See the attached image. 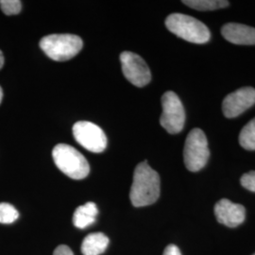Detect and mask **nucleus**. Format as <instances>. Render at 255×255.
Here are the masks:
<instances>
[{
	"mask_svg": "<svg viewBox=\"0 0 255 255\" xmlns=\"http://www.w3.org/2000/svg\"><path fill=\"white\" fill-rule=\"evenodd\" d=\"M255 104V89L243 87L229 94L222 103L223 115L227 119H235Z\"/></svg>",
	"mask_w": 255,
	"mask_h": 255,
	"instance_id": "nucleus-9",
	"label": "nucleus"
},
{
	"mask_svg": "<svg viewBox=\"0 0 255 255\" xmlns=\"http://www.w3.org/2000/svg\"><path fill=\"white\" fill-rule=\"evenodd\" d=\"M160 197V177L147 162L137 164L133 174L129 199L135 207L151 205Z\"/></svg>",
	"mask_w": 255,
	"mask_h": 255,
	"instance_id": "nucleus-1",
	"label": "nucleus"
},
{
	"mask_svg": "<svg viewBox=\"0 0 255 255\" xmlns=\"http://www.w3.org/2000/svg\"><path fill=\"white\" fill-rule=\"evenodd\" d=\"M81 37L74 34H51L40 41V47L50 59L64 62L72 59L82 50Z\"/></svg>",
	"mask_w": 255,
	"mask_h": 255,
	"instance_id": "nucleus-4",
	"label": "nucleus"
},
{
	"mask_svg": "<svg viewBox=\"0 0 255 255\" xmlns=\"http://www.w3.org/2000/svg\"><path fill=\"white\" fill-rule=\"evenodd\" d=\"M18 218V211L14 208V206L6 202L0 203V223L10 224Z\"/></svg>",
	"mask_w": 255,
	"mask_h": 255,
	"instance_id": "nucleus-16",
	"label": "nucleus"
},
{
	"mask_svg": "<svg viewBox=\"0 0 255 255\" xmlns=\"http://www.w3.org/2000/svg\"><path fill=\"white\" fill-rule=\"evenodd\" d=\"M109 245V238L102 233L90 234L82 241L83 255H100L105 252Z\"/></svg>",
	"mask_w": 255,
	"mask_h": 255,
	"instance_id": "nucleus-12",
	"label": "nucleus"
},
{
	"mask_svg": "<svg viewBox=\"0 0 255 255\" xmlns=\"http://www.w3.org/2000/svg\"><path fill=\"white\" fill-rule=\"evenodd\" d=\"M162 107L161 126L170 134L181 132L185 123V111L178 95L172 91L164 93L162 97Z\"/></svg>",
	"mask_w": 255,
	"mask_h": 255,
	"instance_id": "nucleus-6",
	"label": "nucleus"
},
{
	"mask_svg": "<svg viewBox=\"0 0 255 255\" xmlns=\"http://www.w3.org/2000/svg\"><path fill=\"white\" fill-rule=\"evenodd\" d=\"M210 157L208 140L201 128H193L185 140L183 159L186 168L198 172L208 163Z\"/></svg>",
	"mask_w": 255,
	"mask_h": 255,
	"instance_id": "nucleus-5",
	"label": "nucleus"
},
{
	"mask_svg": "<svg viewBox=\"0 0 255 255\" xmlns=\"http://www.w3.org/2000/svg\"><path fill=\"white\" fill-rule=\"evenodd\" d=\"M76 141L87 150L101 153L107 146V137L101 128L88 121H80L73 126Z\"/></svg>",
	"mask_w": 255,
	"mask_h": 255,
	"instance_id": "nucleus-7",
	"label": "nucleus"
},
{
	"mask_svg": "<svg viewBox=\"0 0 255 255\" xmlns=\"http://www.w3.org/2000/svg\"><path fill=\"white\" fill-rule=\"evenodd\" d=\"M99 210L94 202H87L78 207L73 216L74 225L79 229L87 228L92 225L97 219Z\"/></svg>",
	"mask_w": 255,
	"mask_h": 255,
	"instance_id": "nucleus-13",
	"label": "nucleus"
},
{
	"mask_svg": "<svg viewBox=\"0 0 255 255\" xmlns=\"http://www.w3.org/2000/svg\"><path fill=\"white\" fill-rule=\"evenodd\" d=\"M163 255H182L180 249L175 245H168L164 250Z\"/></svg>",
	"mask_w": 255,
	"mask_h": 255,
	"instance_id": "nucleus-19",
	"label": "nucleus"
},
{
	"mask_svg": "<svg viewBox=\"0 0 255 255\" xmlns=\"http://www.w3.org/2000/svg\"><path fill=\"white\" fill-rule=\"evenodd\" d=\"M167 29L183 40L193 44H206L211 39V32L205 24L190 15L172 13L165 19Z\"/></svg>",
	"mask_w": 255,
	"mask_h": 255,
	"instance_id": "nucleus-2",
	"label": "nucleus"
},
{
	"mask_svg": "<svg viewBox=\"0 0 255 255\" xmlns=\"http://www.w3.org/2000/svg\"><path fill=\"white\" fill-rule=\"evenodd\" d=\"M239 144L247 150H255V118L241 129Z\"/></svg>",
	"mask_w": 255,
	"mask_h": 255,
	"instance_id": "nucleus-15",
	"label": "nucleus"
},
{
	"mask_svg": "<svg viewBox=\"0 0 255 255\" xmlns=\"http://www.w3.org/2000/svg\"><path fill=\"white\" fill-rule=\"evenodd\" d=\"M252 192H254V193H255V185H254V188H253V191Z\"/></svg>",
	"mask_w": 255,
	"mask_h": 255,
	"instance_id": "nucleus-22",
	"label": "nucleus"
},
{
	"mask_svg": "<svg viewBox=\"0 0 255 255\" xmlns=\"http://www.w3.org/2000/svg\"><path fill=\"white\" fill-rule=\"evenodd\" d=\"M183 4L197 10H215L228 7L229 1L226 0H183Z\"/></svg>",
	"mask_w": 255,
	"mask_h": 255,
	"instance_id": "nucleus-14",
	"label": "nucleus"
},
{
	"mask_svg": "<svg viewBox=\"0 0 255 255\" xmlns=\"http://www.w3.org/2000/svg\"><path fill=\"white\" fill-rule=\"evenodd\" d=\"M0 8L7 15L18 14L22 9V3L19 0H0Z\"/></svg>",
	"mask_w": 255,
	"mask_h": 255,
	"instance_id": "nucleus-17",
	"label": "nucleus"
},
{
	"mask_svg": "<svg viewBox=\"0 0 255 255\" xmlns=\"http://www.w3.org/2000/svg\"><path fill=\"white\" fill-rule=\"evenodd\" d=\"M221 34L228 42L235 45H255V27L238 23H228L221 28Z\"/></svg>",
	"mask_w": 255,
	"mask_h": 255,
	"instance_id": "nucleus-11",
	"label": "nucleus"
},
{
	"mask_svg": "<svg viewBox=\"0 0 255 255\" xmlns=\"http://www.w3.org/2000/svg\"><path fill=\"white\" fill-rule=\"evenodd\" d=\"M2 99H3V91H2V88H1V86H0V103H1V101H2Z\"/></svg>",
	"mask_w": 255,
	"mask_h": 255,
	"instance_id": "nucleus-21",
	"label": "nucleus"
},
{
	"mask_svg": "<svg viewBox=\"0 0 255 255\" xmlns=\"http://www.w3.org/2000/svg\"><path fill=\"white\" fill-rule=\"evenodd\" d=\"M3 65H4V56L2 51L0 50V69L3 67Z\"/></svg>",
	"mask_w": 255,
	"mask_h": 255,
	"instance_id": "nucleus-20",
	"label": "nucleus"
},
{
	"mask_svg": "<svg viewBox=\"0 0 255 255\" xmlns=\"http://www.w3.org/2000/svg\"><path fill=\"white\" fill-rule=\"evenodd\" d=\"M56 166L74 180H82L88 176L90 166L85 157L73 146L59 144L52 151Z\"/></svg>",
	"mask_w": 255,
	"mask_h": 255,
	"instance_id": "nucleus-3",
	"label": "nucleus"
},
{
	"mask_svg": "<svg viewBox=\"0 0 255 255\" xmlns=\"http://www.w3.org/2000/svg\"><path fill=\"white\" fill-rule=\"evenodd\" d=\"M53 255H74L70 248L66 245H60L55 249Z\"/></svg>",
	"mask_w": 255,
	"mask_h": 255,
	"instance_id": "nucleus-18",
	"label": "nucleus"
},
{
	"mask_svg": "<svg viewBox=\"0 0 255 255\" xmlns=\"http://www.w3.org/2000/svg\"></svg>",
	"mask_w": 255,
	"mask_h": 255,
	"instance_id": "nucleus-23",
	"label": "nucleus"
},
{
	"mask_svg": "<svg viewBox=\"0 0 255 255\" xmlns=\"http://www.w3.org/2000/svg\"><path fill=\"white\" fill-rule=\"evenodd\" d=\"M122 72L128 82L136 87H144L151 81V74L142 57L124 51L120 55Z\"/></svg>",
	"mask_w": 255,
	"mask_h": 255,
	"instance_id": "nucleus-8",
	"label": "nucleus"
},
{
	"mask_svg": "<svg viewBox=\"0 0 255 255\" xmlns=\"http://www.w3.org/2000/svg\"><path fill=\"white\" fill-rule=\"evenodd\" d=\"M215 215L219 223L230 228H236L246 219V209L241 204L222 199L215 205Z\"/></svg>",
	"mask_w": 255,
	"mask_h": 255,
	"instance_id": "nucleus-10",
	"label": "nucleus"
}]
</instances>
